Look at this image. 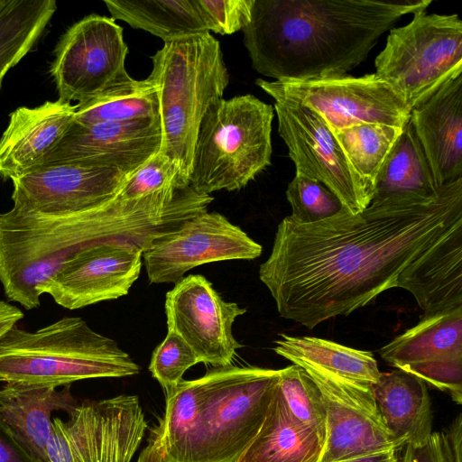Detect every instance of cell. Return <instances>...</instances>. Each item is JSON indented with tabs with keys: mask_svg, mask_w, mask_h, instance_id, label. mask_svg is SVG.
Instances as JSON below:
<instances>
[{
	"mask_svg": "<svg viewBox=\"0 0 462 462\" xmlns=\"http://www.w3.org/2000/svg\"><path fill=\"white\" fill-rule=\"evenodd\" d=\"M203 377L205 401L188 462H237L263 423L279 370L231 365Z\"/></svg>",
	"mask_w": 462,
	"mask_h": 462,
	"instance_id": "cell-7",
	"label": "cell"
},
{
	"mask_svg": "<svg viewBox=\"0 0 462 462\" xmlns=\"http://www.w3.org/2000/svg\"><path fill=\"white\" fill-rule=\"evenodd\" d=\"M274 101L278 132L296 172L323 183L351 213L365 209L372 200L325 120L298 102Z\"/></svg>",
	"mask_w": 462,
	"mask_h": 462,
	"instance_id": "cell-13",
	"label": "cell"
},
{
	"mask_svg": "<svg viewBox=\"0 0 462 462\" xmlns=\"http://www.w3.org/2000/svg\"><path fill=\"white\" fill-rule=\"evenodd\" d=\"M186 186H189V180L174 163L159 152L134 171L117 193L125 199H135Z\"/></svg>",
	"mask_w": 462,
	"mask_h": 462,
	"instance_id": "cell-35",
	"label": "cell"
},
{
	"mask_svg": "<svg viewBox=\"0 0 462 462\" xmlns=\"http://www.w3.org/2000/svg\"><path fill=\"white\" fill-rule=\"evenodd\" d=\"M131 174L79 164L39 166L14 178V206L42 213L88 209L113 199Z\"/></svg>",
	"mask_w": 462,
	"mask_h": 462,
	"instance_id": "cell-19",
	"label": "cell"
},
{
	"mask_svg": "<svg viewBox=\"0 0 462 462\" xmlns=\"http://www.w3.org/2000/svg\"><path fill=\"white\" fill-rule=\"evenodd\" d=\"M399 448H386L338 462H395Z\"/></svg>",
	"mask_w": 462,
	"mask_h": 462,
	"instance_id": "cell-41",
	"label": "cell"
},
{
	"mask_svg": "<svg viewBox=\"0 0 462 462\" xmlns=\"http://www.w3.org/2000/svg\"><path fill=\"white\" fill-rule=\"evenodd\" d=\"M291 217L300 224L319 222L337 214L344 207L323 183L295 172L286 189Z\"/></svg>",
	"mask_w": 462,
	"mask_h": 462,
	"instance_id": "cell-34",
	"label": "cell"
},
{
	"mask_svg": "<svg viewBox=\"0 0 462 462\" xmlns=\"http://www.w3.org/2000/svg\"><path fill=\"white\" fill-rule=\"evenodd\" d=\"M208 32L222 35L243 31L250 23L254 0H197Z\"/></svg>",
	"mask_w": 462,
	"mask_h": 462,
	"instance_id": "cell-37",
	"label": "cell"
},
{
	"mask_svg": "<svg viewBox=\"0 0 462 462\" xmlns=\"http://www.w3.org/2000/svg\"><path fill=\"white\" fill-rule=\"evenodd\" d=\"M23 318V313L20 309L0 300V337Z\"/></svg>",
	"mask_w": 462,
	"mask_h": 462,
	"instance_id": "cell-40",
	"label": "cell"
},
{
	"mask_svg": "<svg viewBox=\"0 0 462 462\" xmlns=\"http://www.w3.org/2000/svg\"><path fill=\"white\" fill-rule=\"evenodd\" d=\"M57 9L54 0H0V88L33 47Z\"/></svg>",
	"mask_w": 462,
	"mask_h": 462,
	"instance_id": "cell-30",
	"label": "cell"
},
{
	"mask_svg": "<svg viewBox=\"0 0 462 462\" xmlns=\"http://www.w3.org/2000/svg\"><path fill=\"white\" fill-rule=\"evenodd\" d=\"M139 372V365L114 339L79 317H64L35 332L15 325L0 337V383L57 388Z\"/></svg>",
	"mask_w": 462,
	"mask_h": 462,
	"instance_id": "cell-5",
	"label": "cell"
},
{
	"mask_svg": "<svg viewBox=\"0 0 462 462\" xmlns=\"http://www.w3.org/2000/svg\"><path fill=\"white\" fill-rule=\"evenodd\" d=\"M395 462H408L407 457H406L404 451H403L402 455H401V456H399V454H398V457Z\"/></svg>",
	"mask_w": 462,
	"mask_h": 462,
	"instance_id": "cell-42",
	"label": "cell"
},
{
	"mask_svg": "<svg viewBox=\"0 0 462 462\" xmlns=\"http://www.w3.org/2000/svg\"><path fill=\"white\" fill-rule=\"evenodd\" d=\"M410 120L437 185L462 178V74L413 108Z\"/></svg>",
	"mask_w": 462,
	"mask_h": 462,
	"instance_id": "cell-20",
	"label": "cell"
},
{
	"mask_svg": "<svg viewBox=\"0 0 462 462\" xmlns=\"http://www.w3.org/2000/svg\"><path fill=\"white\" fill-rule=\"evenodd\" d=\"M166 293L168 331L175 332L193 350L199 363L214 367L232 365L243 346L232 327L246 309L226 301L212 283L200 274H189Z\"/></svg>",
	"mask_w": 462,
	"mask_h": 462,
	"instance_id": "cell-14",
	"label": "cell"
},
{
	"mask_svg": "<svg viewBox=\"0 0 462 462\" xmlns=\"http://www.w3.org/2000/svg\"><path fill=\"white\" fill-rule=\"evenodd\" d=\"M274 341V351L294 365L318 367L353 383L372 385L381 372L373 353L315 337L285 334Z\"/></svg>",
	"mask_w": 462,
	"mask_h": 462,
	"instance_id": "cell-27",
	"label": "cell"
},
{
	"mask_svg": "<svg viewBox=\"0 0 462 462\" xmlns=\"http://www.w3.org/2000/svg\"><path fill=\"white\" fill-rule=\"evenodd\" d=\"M431 0H254L243 30L253 68L273 80L346 75L402 15Z\"/></svg>",
	"mask_w": 462,
	"mask_h": 462,
	"instance_id": "cell-2",
	"label": "cell"
},
{
	"mask_svg": "<svg viewBox=\"0 0 462 462\" xmlns=\"http://www.w3.org/2000/svg\"><path fill=\"white\" fill-rule=\"evenodd\" d=\"M76 108L58 99L15 109L0 139V177L13 180L36 167L74 120Z\"/></svg>",
	"mask_w": 462,
	"mask_h": 462,
	"instance_id": "cell-21",
	"label": "cell"
},
{
	"mask_svg": "<svg viewBox=\"0 0 462 462\" xmlns=\"http://www.w3.org/2000/svg\"><path fill=\"white\" fill-rule=\"evenodd\" d=\"M161 145L160 117L88 125L73 120L36 167L79 164L132 174L158 153Z\"/></svg>",
	"mask_w": 462,
	"mask_h": 462,
	"instance_id": "cell-16",
	"label": "cell"
},
{
	"mask_svg": "<svg viewBox=\"0 0 462 462\" xmlns=\"http://www.w3.org/2000/svg\"><path fill=\"white\" fill-rule=\"evenodd\" d=\"M198 363L197 356L187 343L175 332L168 331L152 352L149 370L166 393L183 380L184 373Z\"/></svg>",
	"mask_w": 462,
	"mask_h": 462,
	"instance_id": "cell-36",
	"label": "cell"
},
{
	"mask_svg": "<svg viewBox=\"0 0 462 462\" xmlns=\"http://www.w3.org/2000/svg\"><path fill=\"white\" fill-rule=\"evenodd\" d=\"M151 59L147 79L158 97L160 152L189 180L201 121L229 82L220 43L210 32L196 34L165 42Z\"/></svg>",
	"mask_w": 462,
	"mask_h": 462,
	"instance_id": "cell-4",
	"label": "cell"
},
{
	"mask_svg": "<svg viewBox=\"0 0 462 462\" xmlns=\"http://www.w3.org/2000/svg\"><path fill=\"white\" fill-rule=\"evenodd\" d=\"M326 406V439L320 462H338L386 448H400L380 414L372 385L308 365Z\"/></svg>",
	"mask_w": 462,
	"mask_h": 462,
	"instance_id": "cell-15",
	"label": "cell"
},
{
	"mask_svg": "<svg viewBox=\"0 0 462 462\" xmlns=\"http://www.w3.org/2000/svg\"><path fill=\"white\" fill-rule=\"evenodd\" d=\"M324 442L297 420L277 385L258 433L237 462H320Z\"/></svg>",
	"mask_w": 462,
	"mask_h": 462,
	"instance_id": "cell-26",
	"label": "cell"
},
{
	"mask_svg": "<svg viewBox=\"0 0 462 462\" xmlns=\"http://www.w3.org/2000/svg\"><path fill=\"white\" fill-rule=\"evenodd\" d=\"M402 130L385 124L365 123L333 132L371 200L378 172Z\"/></svg>",
	"mask_w": 462,
	"mask_h": 462,
	"instance_id": "cell-31",
	"label": "cell"
},
{
	"mask_svg": "<svg viewBox=\"0 0 462 462\" xmlns=\"http://www.w3.org/2000/svg\"><path fill=\"white\" fill-rule=\"evenodd\" d=\"M190 216L187 199L173 192L135 199L116 193L101 205L69 213L13 206L0 213V282L5 295L25 310L36 309L37 289L82 250L115 240L143 250Z\"/></svg>",
	"mask_w": 462,
	"mask_h": 462,
	"instance_id": "cell-3",
	"label": "cell"
},
{
	"mask_svg": "<svg viewBox=\"0 0 462 462\" xmlns=\"http://www.w3.org/2000/svg\"><path fill=\"white\" fill-rule=\"evenodd\" d=\"M460 223L462 178L432 198L392 196L311 224L288 216L259 278L281 317L313 329L395 288L400 273Z\"/></svg>",
	"mask_w": 462,
	"mask_h": 462,
	"instance_id": "cell-1",
	"label": "cell"
},
{
	"mask_svg": "<svg viewBox=\"0 0 462 462\" xmlns=\"http://www.w3.org/2000/svg\"><path fill=\"white\" fill-rule=\"evenodd\" d=\"M17 382L5 383L0 389V417L21 444L36 459L46 462L55 411L68 412L76 403L69 391Z\"/></svg>",
	"mask_w": 462,
	"mask_h": 462,
	"instance_id": "cell-23",
	"label": "cell"
},
{
	"mask_svg": "<svg viewBox=\"0 0 462 462\" xmlns=\"http://www.w3.org/2000/svg\"><path fill=\"white\" fill-rule=\"evenodd\" d=\"M76 106L74 121L86 125L160 117L157 93L147 78Z\"/></svg>",
	"mask_w": 462,
	"mask_h": 462,
	"instance_id": "cell-32",
	"label": "cell"
},
{
	"mask_svg": "<svg viewBox=\"0 0 462 462\" xmlns=\"http://www.w3.org/2000/svg\"><path fill=\"white\" fill-rule=\"evenodd\" d=\"M372 392L386 428L400 447L419 448L432 433L431 401L421 379L396 369L382 373Z\"/></svg>",
	"mask_w": 462,
	"mask_h": 462,
	"instance_id": "cell-24",
	"label": "cell"
},
{
	"mask_svg": "<svg viewBox=\"0 0 462 462\" xmlns=\"http://www.w3.org/2000/svg\"><path fill=\"white\" fill-rule=\"evenodd\" d=\"M462 414L440 432H432L426 444L419 448L404 445L408 462H462Z\"/></svg>",
	"mask_w": 462,
	"mask_h": 462,
	"instance_id": "cell-38",
	"label": "cell"
},
{
	"mask_svg": "<svg viewBox=\"0 0 462 462\" xmlns=\"http://www.w3.org/2000/svg\"><path fill=\"white\" fill-rule=\"evenodd\" d=\"M273 107L253 95L212 104L197 135L189 186L198 193L245 187L271 164Z\"/></svg>",
	"mask_w": 462,
	"mask_h": 462,
	"instance_id": "cell-6",
	"label": "cell"
},
{
	"mask_svg": "<svg viewBox=\"0 0 462 462\" xmlns=\"http://www.w3.org/2000/svg\"><path fill=\"white\" fill-rule=\"evenodd\" d=\"M255 84L275 99L298 102L318 113L332 132L365 123L402 128L411 111L374 73L289 81L257 79Z\"/></svg>",
	"mask_w": 462,
	"mask_h": 462,
	"instance_id": "cell-11",
	"label": "cell"
},
{
	"mask_svg": "<svg viewBox=\"0 0 462 462\" xmlns=\"http://www.w3.org/2000/svg\"><path fill=\"white\" fill-rule=\"evenodd\" d=\"M67 413L52 419L46 462H131L148 427L136 395L85 400Z\"/></svg>",
	"mask_w": 462,
	"mask_h": 462,
	"instance_id": "cell-9",
	"label": "cell"
},
{
	"mask_svg": "<svg viewBox=\"0 0 462 462\" xmlns=\"http://www.w3.org/2000/svg\"><path fill=\"white\" fill-rule=\"evenodd\" d=\"M393 28L374 60L375 76L386 82L410 111L446 82L462 74V21L457 14H412Z\"/></svg>",
	"mask_w": 462,
	"mask_h": 462,
	"instance_id": "cell-8",
	"label": "cell"
},
{
	"mask_svg": "<svg viewBox=\"0 0 462 462\" xmlns=\"http://www.w3.org/2000/svg\"><path fill=\"white\" fill-rule=\"evenodd\" d=\"M439 189L409 118L378 172L373 200L392 196L432 198Z\"/></svg>",
	"mask_w": 462,
	"mask_h": 462,
	"instance_id": "cell-28",
	"label": "cell"
},
{
	"mask_svg": "<svg viewBox=\"0 0 462 462\" xmlns=\"http://www.w3.org/2000/svg\"><path fill=\"white\" fill-rule=\"evenodd\" d=\"M127 53L123 29L113 18L90 14L74 23L54 51L51 73L59 100L83 105L131 83Z\"/></svg>",
	"mask_w": 462,
	"mask_h": 462,
	"instance_id": "cell-10",
	"label": "cell"
},
{
	"mask_svg": "<svg viewBox=\"0 0 462 462\" xmlns=\"http://www.w3.org/2000/svg\"><path fill=\"white\" fill-rule=\"evenodd\" d=\"M204 377L181 380L165 393V412L154 426L137 462H188L205 401Z\"/></svg>",
	"mask_w": 462,
	"mask_h": 462,
	"instance_id": "cell-25",
	"label": "cell"
},
{
	"mask_svg": "<svg viewBox=\"0 0 462 462\" xmlns=\"http://www.w3.org/2000/svg\"><path fill=\"white\" fill-rule=\"evenodd\" d=\"M143 249L126 241L89 246L69 260L37 289L60 306L78 310L128 293L142 268Z\"/></svg>",
	"mask_w": 462,
	"mask_h": 462,
	"instance_id": "cell-18",
	"label": "cell"
},
{
	"mask_svg": "<svg viewBox=\"0 0 462 462\" xmlns=\"http://www.w3.org/2000/svg\"><path fill=\"white\" fill-rule=\"evenodd\" d=\"M0 462H42L28 452L1 417Z\"/></svg>",
	"mask_w": 462,
	"mask_h": 462,
	"instance_id": "cell-39",
	"label": "cell"
},
{
	"mask_svg": "<svg viewBox=\"0 0 462 462\" xmlns=\"http://www.w3.org/2000/svg\"><path fill=\"white\" fill-rule=\"evenodd\" d=\"M378 352L390 365L462 403V307L422 317Z\"/></svg>",
	"mask_w": 462,
	"mask_h": 462,
	"instance_id": "cell-17",
	"label": "cell"
},
{
	"mask_svg": "<svg viewBox=\"0 0 462 462\" xmlns=\"http://www.w3.org/2000/svg\"><path fill=\"white\" fill-rule=\"evenodd\" d=\"M396 287L413 295L423 317L462 307V223L412 261Z\"/></svg>",
	"mask_w": 462,
	"mask_h": 462,
	"instance_id": "cell-22",
	"label": "cell"
},
{
	"mask_svg": "<svg viewBox=\"0 0 462 462\" xmlns=\"http://www.w3.org/2000/svg\"><path fill=\"white\" fill-rule=\"evenodd\" d=\"M112 18L146 31L163 42L209 32L197 0H105Z\"/></svg>",
	"mask_w": 462,
	"mask_h": 462,
	"instance_id": "cell-29",
	"label": "cell"
},
{
	"mask_svg": "<svg viewBox=\"0 0 462 462\" xmlns=\"http://www.w3.org/2000/svg\"><path fill=\"white\" fill-rule=\"evenodd\" d=\"M278 386L291 414L313 430L325 443V402L308 372L294 364L279 369Z\"/></svg>",
	"mask_w": 462,
	"mask_h": 462,
	"instance_id": "cell-33",
	"label": "cell"
},
{
	"mask_svg": "<svg viewBox=\"0 0 462 462\" xmlns=\"http://www.w3.org/2000/svg\"><path fill=\"white\" fill-rule=\"evenodd\" d=\"M263 247L217 212H201L155 238L143 250L151 283H176L196 266L226 260H253Z\"/></svg>",
	"mask_w": 462,
	"mask_h": 462,
	"instance_id": "cell-12",
	"label": "cell"
}]
</instances>
